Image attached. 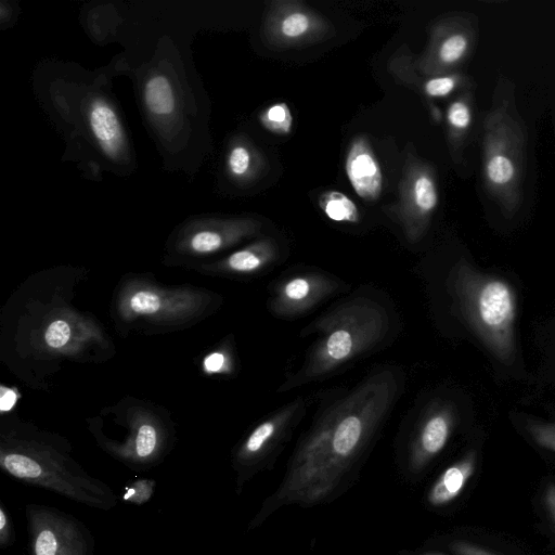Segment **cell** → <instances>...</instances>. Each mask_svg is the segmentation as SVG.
<instances>
[{"mask_svg":"<svg viewBox=\"0 0 555 555\" xmlns=\"http://www.w3.org/2000/svg\"><path fill=\"white\" fill-rule=\"evenodd\" d=\"M344 167L347 179L359 197L367 202L379 198L384 186L383 171L366 137L360 134L350 141Z\"/></svg>","mask_w":555,"mask_h":555,"instance_id":"18","label":"cell"},{"mask_svg":"<svg viewBox=\"0 0 555 555\" xmlns=\"http://www.w3.org/2000/svg\"><path fill=\"white\" fill-rule=\"evenodd\" d=\"M223 297L192 284L166 285L152 273L128 272L117 282L109 317L116 333L160 335L188 330L216 313Z\"/></svg>","mask_w":555,"mask_h":555,"instance_id":"4","label":"cell"},{"mask_svg":"<svg viewBox=\"0 0 555 555\" xmlns=\"http://www.w3.org/2000/svg\"><path fill=\"white\" fill-rule=\"evenodd\" d=\"M259 121L264 129L280 135L291 133L293 128V115L284 102H276L263 108L259 114Z\"/></svg>","mask_w":555,"mask_h":555,"instance_id":"26","label":"cell"},{"mask_svg":"<svg viewBox=\"0 0 555 555\" xmlns=\"http://www.w3.org/2000/svg\"><path fill=\"white\" fill-rule=\"evenodd\" d=\"M477 17L470 13H453L431 28L428 46L418 61V70L438 76L455 70L467 61L477 42Z\"/></svg>","mask_w":555,"mask_h":555,"instance_id":"12","label":"cell"},{"mask_svg":"<svg viewBox=\"0 0 555 555\" xmlns=\"http://www.w3.org/2000/svg\"><path fill=\"white\" fill-rule=\"evenodd\" d=\"M83 267L61 264L27 276L0 311V361L31 389L49 390L69 364L111 360L116 346L100 320L75 305Z\"/></svg>","mask_w":555,"mask_h":555,"instance_id":"1","label":"cell"},{"mask_svg":"<svg viewBox=\"0 0 555 555\" xmlns=\"http://www.w3.org/2000/svg\"><path fill=\"white\" fill-rule=\"evenodd\" d=\"M401 382L397 370L383 367L328 404L296 448L284 480L257 518L281 505H310L328 496L389 414Z\"/></svg>","mask_w":555,"mask_h":555,"instance_id":"2","label":"cell"},{"mask_svg":"<svg viewBox=\"0 0 555 555\" xmlns=\"http://www.w3.org/2000/svg\"><path fill=\"white\" fill-rule=\"evenodd\" d=\"M201 369L207 376H228L234 373V354L231 343L221 341L208 350L202 359Z\"/></svg>","mask_w":555,"mask_h":555,"instance_id":"25","label":"cell"},{"mask_svg":"<svg viewBox=\"0 0 555 555\" xmlns=\"http://www.w3.org/2000/svg\"><path fill=\"white\" fill-rule=\"evenodd\" d=\"M527 430L541 447L555 452V422H527Z\"/></svg>","mask_w":555,"mask_h":555,"instance_id":"29","label":"cell"},{"mask_svg":"<svg viewBox=\"0 0 555 555\" xmlns=\"http://www.w3.org/2000/svg\"><path fill=\"white\" fill-rule=\"evenodd\" d=\"M15 543V532L11 516L5 509L3 503L0 504V547L2 550L12 546Z\"/></svg>","mask_w":555,"mask_h":555,"instance_id":"30","label":"cell"},{"mask_svg":"<svg viewBox=\"0 0 555 555\" xmlns=\"http://www.w3.org/2000/svg\"><path fill=\"white\" fill-rule=\"evenodd\" d=\"M304 411L305 401L296 399L258 423L238 443L232 455L237 487H242L254 467L282 440Z\"/></svg>","mask_w":555,"mask_h":555,"instance_id":"14","label":"cell"},{"mask_svg":"<svg viewBox=\"0 0 555 555\" xmlns=\"http://www.w3.org/2000/svg\"><path fill=\"white\" fill-rule=\"evenodd\" d=\"M0 467L11 477L76 503L111 511L118 495L73 456L69 440L15 413L0 420Z\"/></svg>","mask_w":555,"mask_h":555,"instance_id":"3","label":"cell"},{"mask_svg":"<svg viewBox=\"0 0 555 555\" xmlns=\"http://www.w3.org/2000/svg\"><path fill=\"white\" fill-rule=\"evenodd\" d=\"M86 423L98 447L133 470L156 467L176 443L171 413L133 396L102 408Z\"/></svg>","mask_w":555,"mask_h":555,"instance_id":"6","label":"cell"},{"mask_svg":"<svg viewBox=\"0 0 555 555\" xmlns=\"http://www.w3.org/2000/svg\"><path fill=\"white\" fill-rule=\"evenodd\" d=\"M20 398V392L15 387L1 385L0 387V412L1 415L11 413Z\"/></svg>","mask_w":555,"mask_h":555,"instance_id":"31","label":"cell"},{"mask_svg":"<svg viewBox=\"0 0 555 555\" xmlns=\"http://www.w3.org/2000/svg\"><path fill=\"white\" fill-rule=\"evenodd\" d=\"M143 101L149 114L157 121H169L177 113V96L169 78L156 73L147 78Z\"/></svg>","mask_w":555,"mask_h":555,"instance_id":"23","label":"cell"},{"mask_svg":"<svg viewBox=\"0 0 555 555\" xmlns=\"http://www.w3.org/2000/svg\"><path fill=\"white\" fill-rule=\"evenodd\" d=\"M390 331L384 306L365 297L340 302L310 324L317 338L301 365L280 387V391L318 380L352 360L376 349Z\"/></svg>","mask_w":555,"mask_h":555,"instance_id":"5","label":"cell"},{"mask_svg":"<svg viewBox=\"0 0 555 555\" xmlns=\"http://www.w3.org/2000/svg\"><path fill=\"white\" fill-rule=\"evenodd\" d=\"M331 34L330 22L299 1L273 2L262 25L266 41L280 49L319 42Z\"/></svg>","mask_w":555,"mask_h":555,"instance_id":"13","label":"cell"},{"mask_svg":"<svg viewBox=\"0 0 555 555\" xmlns=\"http://www.w3.org/2000/svg\"><path fill=\"white\" fill-rule=\"evenodd\" d=\"M475 470V454L469 453L448 467L437 479L428 493L434 506L444 505L454 500L463 490Z\"/></svg>","mask_w":555,"mask_h":555,"instance_id":"22","label":"cell"},{"mask_svg":"<svg viewBox=\"0 0 555 555\" xmlns=\"http://www.w3.org/2000/svg\"><path fill=\"white\" fill-rule=\"evenodd\" d=\"M339 286L337 280L322 272L295 273L275 285L268 307L278 318L299 317L335 294Z\"/></svg>","mask_w":555,"mask_h":555,"instance_id":"15","label":"cell"},{"mask_svg":"<svg viewBox=\"0 0 555 555\" xmlns=\"http://www.w3.org/2000/svg\"><path fill=\"white\" fill-rule=\"evenodd\" d=\"M463 86L470 87L469 79L455 72L427 77L422 86V91L429 98H446Z\"/></svg>","mask_w":555,"mask_h":555,"instance_id":"27","label":"cell"},{"mask_svg":"<svg viewBox=\"0 0 555 555\" xmlns=\"http://www.w3.org/2000/svg\"><path fill=\"white\" fill-rule=\"evenodd\" d=\"M452 550L459 555H492L470 543L456 542L452 545Z\"/></svg>","mask_w":555,"mask_h":555,"instance_id":"32","label":"cell"},{"mask_svg":"<svg viewBox=\"0 0 555 555\" xmlns=\"http://www.w3.org/2000/svg\"><path fill=\"white\" fill-rule=\"evenodd\" d=\"M545 504L550 511L551 516L555 520V486H550L545 491Z\"/></svg>","mask_w":555,"mask_h":555,"instance_id":"33","label":"cell"},{"mask_svg":"<svg viewBox=\"0 0 555 555\" xmlns=\"http://www.w3.org/2000/svg\"><path fill=\"white\" fill-rule=\"evenodd\" d=\"M155 489L156 481L154 479H137L126 485L120 499L130 504L142 505L151 500Z\"/></svg>","mask_w":555,"mask_h":555,"instance_id":"28","label":"cell"},{"mask_svg":"<svg viewBox=\"0 0 555 555\" xmlns=\"http://www.w3.org/2000/svg\"><path fill=\"white\" fill-rule=\"evenodd\" d=\"M30 555H95V540L75 516L54 506L29 503L25 507Z\"/></svg>","mask_w":555,"mask_h":555,"instance_id":"10","label":"cell"},{"mask_svg":"<svg viewBox=\"0 0 555 555\" xmlns=\"http://www.w3.org/2000/svg\"><path fill=\"white\" fill-rule=\"evenodd\" d=\"M473 115L474 93L472 88H467L449 104L446 112L448 142L454 160L462 154Z\"/></svg>","mask_w":555,"mask_h":555,"instance_id":"20","label":"cell"},{"mask_svg":"<svg viewBox=\"0 0 555 555\" xmlns=\"http://www.w3.org/2000/svg\"><path fill=\"white\" fill-rule=\"evenodd\" d=\"M279 257V247L271 237L257 238L220 258L198 264L192 270L203 275L243 278L262 272Z\"/></svg>","mask_w":555,"mask_h":555,"instance_id":"16","label":"cell"},{"mask_svg":"<svg viewBox=\"0 0 555 555\" xmlns=\"http://www.w3.org/2000/svg\"><path fill=\"white\" fill-rule=\"evenodd\" d=\"M318 204L322 212L332 221L347 223L360 221L361 216L356 203L343 192L325 191L319 196Z\"/></svg>","mask_w":555,"mask_h":555,"instance_id":"24","label":"cell"},{"mask_svg":"<svg viewBox=\"0 0 555 555\" xmlns=\"http://www.w3.org/2000/svg\"><path fill=\"white\" fill-rule=\"evenodd\" d=\"M393 214L405 237L415 243L426 233L439 204L437 176L431 165L410 150L399 180Z\"/></svg>","mask_w":555,"mask_h":555,"instance_id":"11","label":"cell"},{"mask_svg":"<svg viewBox=\"0 0 555 555\" xmlns=\"http://www.w3.org/2000/svg\"><path fill=\"white\" fill-rule=\"evenodd\" d=\"M450 273V288L470 327L496 358L509 362L515 352L516 317L511 285L476 271L464 260Z\"/></svg>","mask_w":555,"mask_h":555,"instance_id":"7","label":"cell"},{"mask_svg":"<svg viewBox=\"0 0 555 555\" xmlns=\"http://www.w3.org/2000/svg\"><path fill=\"white\" fill-rule=\"evenodd\" d=\"M527 135L514 103L492 105L483 121L482 180L486 191L506 216L524 199Z\"/></svg>","mask_w":555,"mask_h":555,"instance_id":"8","label":"cell"},{"mask_svg":"<svg viewBox=\"0 0 555 555\" xmlns=\"http://www.w3.org/2000/svg\"><path fill=\"white\" fill-rule=\"evenodd\" d=\"M88 130L101 152L111 159L128 155V140L120 116L103 96L92 98L86 108Z\"/></svg>","mask_w":555,"mask_h":555,"instance_id":"19","label":"cell"},{"mask_svg":"<svg viewBox=\"0 0 555 555\" xmlns=\"http://www.w3.org/2000/svg\"><path fill=\"white\" fill-rule=\"evenodd\" d=\"M262 166L261 155L246 139L237 138L230 143L224 167L231 180L241 184L251 182L258 177Z\"/></svg>","mask_w":555,"mask_h":555,"instance_id":"21","label":"cell"},{"mask_svg":"<svg viewBox=\"0 0 555 555\" xmlns=\"http://www.w3.org/2000/svg\"><path fill=\"white\" fill-rule=\"evenodd\" d=\"M261 223L250 217H193L169 235L162 257L166 267H194L216 260L238 244L254 237Z\"/></svg>","mask_w":555,"mask_h":555,"instance_id":"9","label":"cell"},{"mask_svg":"<svg viewBox=\"0 0 555 555\" xmlns=\"http://www.w3.org/2000/svg\"><path fill=\"white\" fill-rule=\"evenodd\" d=\"M454 423L455 410L450 403L436 402L426 410L411 444L412 468H422L444 448Z\"/></svg>","mask_w":555,"mask_h":555,"instance_id":"17","label":"cell"},{"mask_svg":"<svg viewBox=\"0 0 555 555\" xmlns=\"http://www.w3.org/2000/svg\"><path fill=\"white\" fill-rule=\"evenodd\" d=\"M424 555H440V554H424Z\"/></svg>","mask_w":555,"mask_h":555,"instance_id":"34","label":"cell"}]
</instances>
